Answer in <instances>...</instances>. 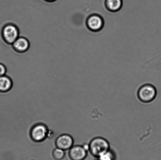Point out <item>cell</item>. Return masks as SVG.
Wrapping results in <instances>:
<instances>
[{"label": "cell", "instance_id": "obj_1", "mask_svg": "<svg viewBox=\"0 0 161 160\" xmlns=\"http://www.w3.org/2000/svg\"><path fill=\"white\" fill-rule=\"evenodd\" d=\"M110 149V144L106 139L97 137L92 139L88 144V151L94 157L97 158Z\"/></svg>", "mask_w": 161, "mask_h": 160}, {"label": "cell", "instance_id": "obj_2", "mask_svg": "<svg viewBox=\"0 0 161 160\" xmlns=\"http://www.w3.org/2000/svg\"><path fill=\"white\" fill-rule=\"evenodd\" d=\"M1 36L6 44L12 45L19 37V30L18 27L14 23H7L2 29Z\"/></svg>", "mask_w": 161, "mask_h": 160}, {"label": "cell", "instance_id": "obj_3", "mask_svg": "<svg viewBox=\"0 0 161 160\" xmlns=\"http://www.w3.org/2000/svg\"><path fill=\"white\" fill-rule=\"evenodd\" d=\"M157 91L152 85H143L138 89L137 96L140 101L143 103H149L155 99Z\"/></svg>", "mask_w": 161, "mask_h": 160}, {"label": "cell", "instance_id": "obj_4", "mask_svg": "<svg viewBox=\"0 0 161 160\" xmlns=\"http://www.w3.org/2000/svg\"><path fill=\"white\" fill-rule=\"evenodd\" d=\"M49 129L43 123L36 124L31 127L30 131V137L33 142H40L47 138Z\"/></svg>", "mask_w": 161, "mask_h": 160}, {"label": "cell", "instance_id": "obj_5", "mask_svg": "<svg viewBox=\"0 0 161 160\" xmlns=\"http://www.w3.org/2000/svg\"><path fill=\"white\" fill-rule=\"evenodd\" d=\"M87 28L93 32H98L103 29L105 24L104 19L99 14H91L87 18L86 21Z\"/></svg>", "mask_w": 161, "mask_h": 160}, {"label": "cell", "instance_id": "obj_6", "mask_svg": "<svg viewBox=\"0 0 161 160\" xmlns=\"http://www.w3.org/2000/svg\"><path fill=\"white\" fill-rule=\"evenodd\" d=\"M87 154L88 150L82 145H73L69 150V156L71 160H84Z\"/></svg>", "mask_w": 161, "mask_h": 160}, {"label": "cell", "instance_id": "obj_7", "mask_svg": "<svg viewBox=\"0 0 161 160\" xmlns=\"http://www.w3.org/2000/svg\"><path fill=\"white\" fill-rule=\"evenodd\" d=\"M74 143L73 138L68 134L61 135L57 137L55 142V145L57 148L64 151L70 149L73 146Z\"/></svg>", "mask_w": 161, "mask_h": 160}, {"label": "cell", "instance_id": "obj_8", "mask_svg": "<svg viewBox=\"0 0 161 160\" xmlns=\"http://www.w3.org/2000/svg\"><path fill=\"white\" fill-rule=\"evenodd\" d=\"M12 45L14 51L18 53H22L26 52L29 49L30 43L26 38L19 37Z\"/></svg>", "mask_w": 161, "mask_h": 160}, {"label": "cell", "instance_id": "obj_9", "mask_svg": "<svg viewBox=\"0 0 161 160\" xmlns=\"http://www.w3.org/2000/svg\"><path fill=\"white\" fill-rule=\"evenodd\" d=\"M105 7L109 12L116 13L122 8L123 0H105Z\"/></svg>", "mask_w": 161, "mask_h": 160}, {"label": "cell", "instance_id": "obj_10", "mask_svg": "<svg viewBox=\"0 0 161 160\" xmlns=\"http://www.w3.org/2000/svg\"><path fill=\"white\" fill-rule=\"evenodd\" d=\"M13 87V81L9 77L6 75L0 76V92L9 91Z\"/></svg>", "mask_w": 161, "mask_h": 160}, {"label": "cell", "instance_id": "obj_11", "mask_svg": "<svg viewBox=\"0 0 161 160\" xmlns=\"http://www.w3.org/2000/svg\"><path fill=\"white\" fill-rule=\"evenodd\" d=\"M65 151L57 147L52 152V156L55 160H62L65 156Z\"/></svg>", "mask_w": 161, "mask_h": 160}, {"label": "cell", "instance_id": "obj_12", "mask_svg": "<svg viewBox=\"0 0 161 160\" xmlns=\"http://www.w3.org/2000/svg\"><path fill=\"white\" fill-rule=\"evenodd\" d=\"M97 160H115L114 154L113 152L109 150L97 158Z\"/></svg>", "mask_w": 161, "mask_h": 160}, {"label": "cell", "instance_id": "obj_13", "mask_svg": "<svg viewBox=\"0 0 161 160\" xmlns=\"http://www.w3.org/2000/svg\"><path fill=\"white\" fill-rule=\"evenodd\" d=\"M7 72V69L4 64L0 63V76L6 75Z\"/></svg>", "mask_w": 161, "mask_h": 160}, {"label": "cell", "instance_id": "obj_14", "mask_svg": "<svg viewBox=\"0 0 161 160\" xmlns=\"http://www.w3.org/2000/svg\"><path fill=\"white\" fill-rule=\"evenodd\" d=\"M45 1L49 3H53L56 1L57 0H45Z\"/></svg>", "mask_w": 161, "mask_h": 160}]
</instances>
